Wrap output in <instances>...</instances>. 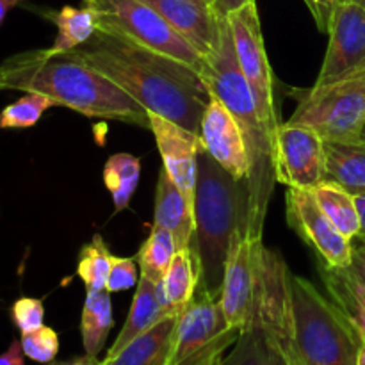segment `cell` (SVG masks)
Masks as SVG:
<instances>
[{
    "instance_id": "6da1fadb",
    "label": "cell",
    "mask_w": 365,
    "mask_h": 365,
    "mask_svg": "<svg viewBox=\"0 0 365 365\" xmlns=\"http://www.w3.org/2000/svg\"><path fill=\"white\" fill-rule=\"evenodd\" d=\"M71 52L120 86L148 113L200 134L209 91L195 68L100 29Z\"/></svg>"
},
{
    "instance_id": "7a4b0ae2",
    "label": "cell",
    "mask_w": 365,
    "mask_h": 365,
    "mask_svg": "<svg viewBox=\"0 0 365 365\" xmlns=\"http://www.w3.org/2000/svg\"><path fill=\"white\" fill-rule=\"evenodd\" d=\"M39 93L57 106L98 120H114L148 128V110L71 50H27L0 63V91Z\"/></svg>"
},
{
    "instance_id": "3957f363",
    "label": "cell",
    "mask_w": 365,
    "mask_h": 365,
    "mask_svg": "<svg viewBox=\"0 0 365 365\" xmlns=\"http://www.w3.org/2000/svg\"><path fill=\"white\" fill-rule=\"evenodd\" d=\"M210 95H216L234 114L245 134L250 155L248 177V235L262 239L267 207L277 184L274 148L269 132L260 120L253 93L242 75L235 56L234 36L228 18L223 21L221 45L212 56L205 57V66L200 71Z\"/></svg>"
},
{
    "instance_id": "277c9868",
    "label": "cell",
    "mask_w": 365,
    "mask_h": 365,
    "mask_svg": "<svg viewBox=\"0 0 365 365\" xmlns=\"http://www.w3.org/2000/svg\"><path fill=\"white\" fill-rule=\"evenodd\" d=\"M239 232L248 234V182L232 177L203 146L198 153L195 234L189 245L200 271L196 292L220 296L228 252Z\"/></svg>"
},
{
    "instance_id": "5b68a950",
    "label": "cell",
    "mask_w": 365,
    "mask_h": 365,
    "mask_svg": "<svg viewBox=\"0 0 365 365\" xmlns=\"http://www.w3.org/2000/svg\"><path fill=\"white\" fill-rule=\"evenodd\" d=\"M291 337L299 365H359L364 339L337 305L291 273Z\"/></svg>"
},
{
    "instance_id": "8992f818",
    "label": "cell",
    "mask_w": 365,
    "mask_h": 365,
    "mask_svg": "<svg viewBox=\"0 0 365 365\" xmlns=\"http://www.w3.org/2000/svg\"><path fill=\"white\" fill-rule=\"evenodd\" d=\"M96 18V29L127 38L130 41L170 56L202 71L205 57L185 41L166 18L143 0H84Z\"/></svg>"
},
{
    "instance_id": "52a82bcc",
    "label": "cell",
    "mask_w": 365,
    "mask_h": 365,
    "mask_svg": "<svg viewBox=\"0 0 365 365\" xmlns=\"http://www.w3.org/2000/svg\"><path fill=\"white\" fill-rule=\"evenodd\" d=\"M294 93L298 106L287 121L312 128L324 141H359L365 125V73Z\"/></svg>"
},
{
    "instance_id": "ba28073f",
    "label": "cell",
    "mask_w": 365,
    "mask_h": 365,
    "mask_svg": "<svg viewBox=\"0 0 365 365\" xmlns=\"http://www.w3.org/2000/svg\"><path fill=\"white\" fill-rule=\"evenodd\" d=\"M292 356L287 296L273 289L260 291L255 296L252 319L221 365H289Z\"/></svg>"
},
{
    "instance_id": "9c48e42d",
    "label": "cell",
    "mask_w": 365,
    "mask_h": 365,
    "mask_svg": "<svg viewBox=\"0 0 365 365\" xmlns=\"http://www.w3.org/2000/svg\"><path fill=\"white\" fill-rule=\"evenodd\" d=\"M241 330L228 324L217 298L196 292L178 316L177 331L166 365H221Z\"/></svg>"
},
{
    "instance_id": "30bf717a",
    "label": "cell",
    "mask_w": 365,
    "mask_h": 365,
    "mask_svg": "<svg viewBox=\"0 0 365 365\" xmlns=\"http://www.w3.org/2000/svg\"><path fill=\"white\" fill-rule=\"evenodd\" d=\"M227 18L232 29V36H234L239 66L252 89L253 98L259 107L260 120L274 143V134H277L280 121H278L277 106H274L273 70H271L266 45H264L257 2L246 4L245 7L234 11Z\"/></svg>"
},
{
    "instance_id": "8fae6325",
    "label": "cell",
    "mask_w": 365,
    "mask_h": 365,
    "mask_svg": "<svg viewBox=\"0 0 365 365\" xmlns=\"http://www.w3.org/2000/svg\"><path fill=\"white\" fill-rule=\"evenodd\" d=\"M273 146L280 184L312 191L327 178L324 139L316 130L285 121L278 125Z\"/></svg>"
},
{
    "instance_id": "7c38bea8",
    "label": "cell",
    "mask_w": 365,
    "mask_h": 365,
    "mask_svg": "<svg viewBox=\"0 0 365 365\" xmlns=\"http://www.w3.org/2000/svg\"><path fill=\"white\" fill-rule=\"evenodd\" d=\"M287 223L324 266L342 269L351 264V241L324 214L310 189L287 187Z\"/></svg>"
},
{
    "instance_id": "4fadbf2b",
    "label": "cell",
    "mask_w": 365,
    "mask_h": 365,
    "mask_svg": "<svg viewBox=\"0 0 365 365\" xmlns=\"http://www.w3.org/2000/svg\"><path fill=\"white\" fill-rule=\"evenodd\" d=\"M262 245V239H253L246 232H239L232 241L225 264L217 302L228 324L239 330L252 319L259 277V253Z\"/></svg>"
},
{
    "instance_id": "5bb4252c",
    "label": "cell",
    "mask_w": 365,
    "mask_h": 365,
    "mask_svg": "<svg viewBox=\"0 0 365 365\" xmlns=\"http://www.w3.org/2000/svg\"><path fill=\"white\" fill-rule=\"evenodd\" d=\"M330 41L314 86L335 84L365 73V11L353 2H341L331 18Z\"/></svg>"
},
{
    "instance_id": "9a60e30c",
    "label": "cell",
    "mask_w": 365,
    "mask_h": 365,
    "mask_svg": "<svg viewBox=\"0 0 365 365\" xmlns=\"http://www.w3.org/2000/svg\"><path fill=\"white\" fill-rule=\"evenodd\" d=\"M150 130L155 138L157 148L163 157L164 170L178 185L195 210L196 178H198V153L203 148L200 134L180 127L168 118L148 113Z\"/></svg>"
},
{
    "instance_id": "2e32d148",
    "label": "cell",
    "mask_w": 365,
    "mask_h": 365,
    "mask_svg": "<svg viewBox=\"0 0 365 365\" xmlns=\"http://www.w3.org/2000/svg\"><path fill=\"white\" fill-rule=\"evenodd\" d=\"M200 138L210 157L223 170H227L237 180L248 182L250 155L245 134L234 114L216 95H210V93L202 118Z\"/></svg>"
},
{
    "instance_id": "e0dca14e",
    "label": "cell",
    "mask_w": 365,
    "mask_h": 365,
    "mask_svg": "<svg viewBox=\"0 0 365 365\" xmlns=\"http://www.w3.org/2000/svg\"><path fill=\"white\" fill-rule=\"evenodd\" d=\"M157 13L166 18L168 24L191 43L203 57H209L220 48L223 21L227 16L217 14L214 7L192 2V0H143Z\"/></svg>"
},
{
    "instance_id": "ac0fdd59",
    "label": "cell",
    "mask_w": 365,
    "mask_h": 365,
    "mask_svg": "<svg viewBox=\"0 0 365 365\" xmlns=\"http://www.w3.org/2000/svg\"><path fill=\"white\" fill-rule=\"evenodd\" d=\"M153 225L171 232L178 250L189 248L191 245L195 234V210L164 168L157 182Z\"/></svg>"
},
{
    "instance_id": "d6986e66",
    "label": "cell",
    "mask_w": 365,
    "mask_h": 365,
    "mask_svg": "<svg viewBox=\"0 0 365 365\" xmlns=\"http://www.w3.org/2000/svg\"><path fill=\"white\" fill-rule=\"evenodd\" d=\"M200 284V271L191 248L178 250L164 274L159 287V298L170 316H180L195 299Z\"/></svg>"
},
{
    "instance_id": "ffe728a7",
    "label": "cell",
    "mask_w": 365,
    "mask_h": 365,
    "mask_svg": "<svg viewBox=\"0 0 365 365\" xmlns=\"http://www.w3.org/2000/svg\"><path fill=\"white\" fill-rule=\"evenodd\" d=\"M178 316H168L148 331L128 342L120 353L107 356L103 365H166L177 331Z\"/></svg>"
},
{
    "instance_id": "44dd1931",
    "label": "cell",
    "mask_w": 365,
    "mask_h": 365,
    "mask_svg": "<svg viewBox=\"0 0 365 365\" xmlns=\"http://www.w3.org/2000/svg\"><path fill=\"white\" fill-rule=\"evenodd\" d=\"M170 314L166 312V309L160 303L159 287L152 284L148 278L141 277V280L138 282V289H135L127 321H125L123 328L118 334L116 341L110 346L107 356H114L116 353H120L128 342H132L135 337L148 331L150 328L155 327L159 321H163Z\"/></svg>"
},
{
    "instance_id": "7402d4cb",
    "label": "cell",
    "mask_w": 365,
    "mask_h": 365,
    "mask_svg": "<svg viewBox=\"0 0 365 365\" xmlns=\"http://www.w3.org/2000/svg\"><path fill=\"white\" fill-rule=\"evenodd\" d=\"M319 277L323 280L327 296L351 321L353 327L365 341V285L349 267L335 269L319 262Z\"/></svg>"
},
{
    "instance_id": "603a6c76",
    "label": "cell",
    "mask_w": 365,
    "mask_h": 365,
    "mask_svg": "<svg viewBox=\"0 0 365 365\" xmlns=\"http://www.w3.org/2000/svg\"><path fill=\"white\" fill-rule=\"evenodd\" d=\"M327 180L337 182L353 196L365 195V143L324 141Z\"/></svg>"
},
{
    "instance_id": "cb8c5ba5",
    "label": "cell",
    "mask_w": 365,
    "mask_h": 365,
    "mask_svg": "<svg viewBox=\"0 0 365 365\" xmlns=\"http://www.w3.org/2000/svg\"><path fill=\"white\" fill-rule=\"evenodd\" d=\"M109 294L110 292H107L106 289L102 291L86 289V299L81 314V337L86 355L98 356L114 327L113 303Z\"/></svg>"
},
{
    "instance_id": "d4e9b609",
    "label": "cell",
    "mask_w": 365,
    "mask_h": 365,
    "mask_svg": "<svg viewBox=\"0 0 365 365\" xmlns=\"http://www.w3.org/2000/svg\"><path fill=\"white\" fill-rule=\"evenodd\" d=\"M57 27V36L50 46L56 52H68L88 41L96 31V18L89 7L64 6L59 11H39Z\"/></svg>"
},
{
    "instance_id": "484cf974",
    "label": "cell",
    "mask_w": 365,
    "mask_h": 365,
    "mask_svg": "<svg viewBox=\"0 0 365 365\" xmlns=\"http://www.w3.org/2000/svg\"><path fill=\"white\" fill-rule=\"evenodd\" d=\"M312 192L331 223L349 241H353L360 232V212L355 196L346 191L337 182L327 180V178L317 187H314Z\"/></svg>"
},
{
    "instance_id": "4316f807",
    "label": "cell",
    "mask_w": 365,
    "mask_h": 365,
    "mask_svg": "<svg viewBox=\"0 0 365 365\" xmlns=\"http://www.w3.org/2000/svg\"><path fill=\"white\" fill-rule=\"evenodd\" d=\"M141 177V160L130 153H116L103 166V182L114 202V210L121 212L130 205Z\"/></svg>"
},
{
    "instance_id": "83f0119b",
    "label": "cell",
    "mask_w": 365,
    "mask_h": 365,
    "mask_svg": "<svg viewBox=\"0 0 365 365\" xmlns=\"http://www.w3.org/2000/svg\"><path fill=\"white\" fill-rule=\"evenodd\" d=\"M177 252L178 248L173 234L168 232L166 228L153 225L148 239L139 248L138 253V262L141 266V277L148 278L152 284L159 285Z\"/></svg>"
},
{
    "instance_id": "f1b7e54d",
    "label": "cell",
    "mask_w": 365,
    "mask_h": 365,
    "mask_svg": "<svg viewBox=\"0 0 365 365\" xmlns=\"http://www.w3.org/2000/svg\"><path fill=\"white\" fill-rule=\"evenodd\" d=\"M110 264H113V253L109 252L102 235H95L91 242L82 246L77 262V274L84 282L86 289L91 291L106 289Z\"/></svg>"
},
{
    "instance_id": "f546056e",
    "label": "cell",
    "mask_w": 365,
    "mask_h": 365,
    "mask_svg": "<svg viewBox=\"0 0 365 365\" xmlns=\"http://www.w3.org/2000/svg\"><path fill=\"white\" fill-rule=\"evenodd\" d=\"M57 106L52 98L39 93H25L16 102L4 107L0 113V130L7 128H31L41 120L45 110Z\"/></svg>"
},
{
    "instance_id": "4dcf8cb0",
    "label": "cell",
    "mask_w": 365,
    "mask_h": 365,
    "mask_svg": "<svg viewBox=\"0 0 365 365\" xmlns=\"http://www.w3.org/2000/svg\"><path fill=\"white\" fill-rule=\"evenodd\" d=\"M20 342L25 356L38 364H52L59 353V335L45 324L38 330L21 334Z\"/></svg>"
},
{
    "instance_id": "1f68e13d",
    "label": "cell",
    "mask_w": 365,
    "mask_h": 365,
    "mask_svg": "<svg viewBox=\"0 0 365 365\" xmlns=\"http://www.w3.org/2000/svg\"><path fill=\"white\" fill-rule=\"evenodd\" d=\"M11 319L20 334L38 330L45 324V305L38 298H20L11 307Z\"/></svg>"
},
{
    "instance_id": "d6a6232c",
    "label": "cell",
    "mask_w": 365,
    "mask_h": 365,
    "mask_svg": "<svg viewBox=\"0 0 365 365\" xmlns=\"http://www.w3.org/2000/svg\"><path fill=\"white\" fill-rule=\"evenodd\" d=\"M138 266H135L134 259H127V257H114L113 264H110L109 277H107V292H121L132 289L138 285Z\"/></svg>"
},
{
    "instance_id": "836d02e7",
    "label": "cell",
    "mask_w": 365,
    "mask_h": 365,
    "mask_svg": "<svg viewBox=\"0 0 365 365\" xmlns=\"http://www.w3.org/2000/svg\"><path fill=\"white\" fill-rule=\"evenodd\" d=\"M303 2L309 7L317 29H319L323 34H328L331 25V18H334L335 11H337L339 4H341L342 0H303Z\"/></svg>"
},
{
    "instance_id": "e575fe53",
    "label": "cell",
    "mask_w": 365,
    "mask_h": 365,
    "mask_svg": "<svg viewBox=\"0 0 365 365\" xmlns=\"http://www.w3.org/2000/svg\"><path fill=\"white\" fill-rule=\"evenodd\" d=\"M351 264L349 269L365 285V241L355 237L351 241Z\"/></svg>"
},
{
    "instance_id": "d590c367",
    "label": "cell",
    "mask_w": 365,
    "mask_h": 365,
    "mask_svg": "<svg viewBox=\"0 0 365 365\" xmlns=\"http://www.w3.org/2000/svg\"><path fill=\"white\" fill-rule=\"evenodd\" d=\"M0 365H25V353L20 341L11 342L9 349L0 355Z\"/></svg>"
},
{
    "instance_id": "8d00e7d4",
    "label": "cell",
    "mask_w": 365,
    "mask_h": 365,
    "mask_svg": "<svg viewBox=\"0 0 365 365\" xmlns=\"http://www.w3.org/2000/svg\"><path fill=\"white\" fill-rule=\"evenodd\" d=\"M252 2H255V0H214V9H216L217 14H221V16H228L230 13H234V11L241 9L246 4Z\"/></svg>"
},
{
    "instance_id": "74e56055",
    "label": "cell",
    "mask_w": 365,
    "mask_h": 365,
    "mask_svg": "<svg viewBox=\"0 0 365 365\" xmlns=\"http://www.w3.org/2000/svg\"><path fill=\"white\" fill-rule=\"evenodd\" d=\"M355 198H356V205H359V212H360V232L356 237L364 239L365 241V195L355 196Z\"/></svg>"
},
{
    "instance_id": "f35d334b",
    "label": "cell",
    "mask_w": 365,
    "mask_h": 365,
    "mask_svg": "<svg viewBox=\"0 0 365 365\" xmlns=\"http://www.w3.org/2000/svg\"><path fill=\"white\" fill-rule=\"evenodd\" d=\"M59 365H103V360H98V356L86 355V356H81V359H75L73 362L59 364Z\"/></svg>"
},
{
    "instance_id": "ab89813d",
    "label": "cell",
    "mask_w": 365,
    "mask_h": 365,
    "mask_svg": "<svg viewBox=\"0 0 365 365\" xmlns=\"http://www.w3.org/2000/svg\"><path fill=\"white\" fill-rule=\"evenodd\" d=\"M18 2H21V0H0V25L4 24V20H6L7 13L11 11V7L16 6Z\"/></svg>"
},
{
    "instance_id": "60d3db41",
    "label": "cell",
    "mask_w": 365,
    "mask_h": 365,
    "mask_svg": "<svg viewBox=\"0 0 365 365\" xmlns=\"http://www.w3.org/2000/svg\"><path fill=\"white\" fill-rule=\"evenodd\" d=\"M359 365H365V341H362V346H360V355H359Z\"/></svg>"
},
{
    "instance_id": "b9f144b4",
    "label": "cell",
    "mask_w": 365,
    "mask_h": 365,
    "mask_svg": "<svg viewBox=\"0 0 365 365\" xmlns=\"http://www.w3.org/2000/svg\"><path fill=\"white\" fill-rule=\"evenodd\" d=\"M342 2H353V4H356V6L362 7V9L365 11V0H342Z\"/></svg>"
},
{
    "instance_id": "7bdbcfd3",
    "label": "cell",
    "mask_w": 365,
    "mask_h": 365,
    "mask_svg": "<svg viewBox=\"0 0 365 365\" xmlns=\"http://www.w3.org/2000/svg\"><path fill=\"white\" fill-rule=\"evenodd\" d=\"M192 2H198V4H203V6L214 7V0H192Z\"/></svg>"
},
{
    "instance_id": "ee69618b",
    "label": "cell",
    "mask_w": 365,
    "mask_h": 365,
    "mask_svg": "<svg viewBox=\"0 0 365 365\" xmlns=\"http://www.w3.org/2000/svg\"><path fill=\"white\" fill-rule=\"evenodd\" d=\"M359 141H362V143H365V125H364L362 132H360V139H359Z\"/></svg>"
},
{
    "instance_id": "f6af8a7d",
    "label": "cell",
    "mask_w": 365,
    "mask_h": 365,
    "mask_svg": "<svg viewBox=\"0 0 365 365\" xmlns=\"http://www.w3.org/2000/svg\"><path fill=\"white\" fill-rule=\"evenodd\" d=\"M289 365H299V364H298V360H296V359H291V360H289Z\"/></svg>"
}]
</instances>
